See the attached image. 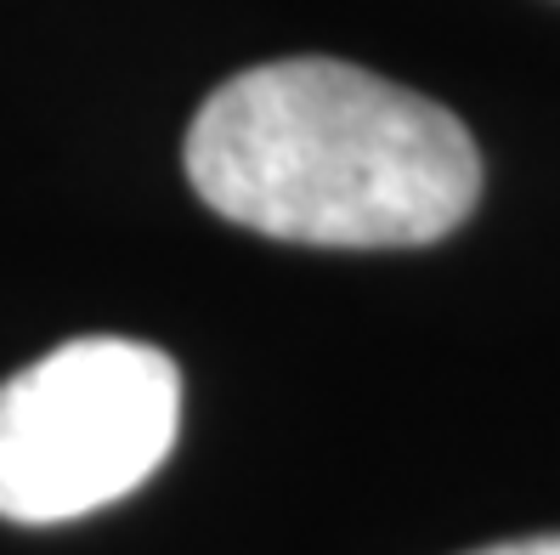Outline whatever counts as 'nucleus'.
<instances>
[{"instance_id": "f257e3e1", "label": "nucleus", "mask_w": 560, "mask_h": 555, "mask_svg": "<svg viewBox=\"0 0 560 555\" xmlns=\"http://www.w3.org/2000/svg\"><path fill=\"white\" fill-rule=\"evenodd\" d=\"M182 159L215 216L317 250L436 244L481 199L458 114L340 57L233 74L192 114Z\"/></svg>"}, {"instance_id": "7ed1b4c3", "label": "nucleus", "mask_w": 560, "mask_h": 555, "mask_svg": "<svg viewBox=\"0 0 560 555\" xmlns=\"http://www.w3.org/2000/svg\"><path fill=\"white\" fill-rule=\"evenodd\" d=\"M470 555H560V533H544V539H510V544H487V550H470Z\"/></svg>"}, {"instance_id": "f03ea898", "label": "nucleus", "mask_w": 560, "mask_h": 555, "mask_svg": "<svg viewBox=\"0 0 560 555\" xmlns=\"http://www.w3.org/2000/svg\"><path fill=\"white\" fill-rule=\"evenodd\" d=\"M182 369L159 346L80 335L0 385V516L80 521L171 460Z\"/></svg>"}]
</instances>
